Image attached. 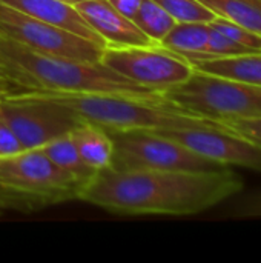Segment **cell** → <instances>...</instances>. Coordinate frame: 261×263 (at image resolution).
Returning <instances> with one entry per match:
<instances>
[{"mask_svg": "<svg viewBox=\"0 0 261 263\" xmlns=\"http://www.w3.org/2000/svg\"><path fill=\"white\" fill-rule=\"evenodd\" d=\"M243 180L228 166L214 171H95L78 200L129 216H191L234 199Z\"/></svg>", "mask_w": 261, "mask_h": 263, "instance_id": "1", "label": "cell"}, {"mask_svg": "<svg viewBox=\"0 0 261 263\" xmlns=\"http://www.w3.org/2000/svg\"><path fill=\"white\" fill-rule=\"evenodd\" d=\"M0 66L20 91L102 92L157 99L158 91L134 83L100 62L32 51L0 34Z\"/></svg>", "mask_w": 261, "mask_h": 263, "instance_id": "2", "label": "cell"}, {"mask_svg": "<svg viewBox=\"0 0 261 263\" xmlns=\"http://www.w3.org/2000/svg\"><path fill=\"white\" fill-rule=\"evenodd\" d=\"M31 92L69 108L80 120L97 125L108 133L223 125L220 122L186 112L166 102L162 94L157 99H145L102 92Z\"/></svg>", "mask_w": 261, "mask_h": 263, "instance_id": "3", "label": "cell"}, {"mask_svg": "<svg viewBox=\"0 0 261 263\" xmlns=\"http://www.w3.org/2000/svg\"><path fill=\"white\" fill-rule=\"evenodd\" d=\"M85 183L57 166L40 148L0 159V203L6 213H31L78 199Z\"/></svg>", "mask_w": 261, "mask_h": 263, "instance_id": "4", "label": "cell"}, {"mask_svg": "<svg viewBox=\"0 0 261 263\" xmlns=\"http://www.w3.org/2000/svg\"><path fill=\"white\" fill-rule=\"evenodd\" d=\"M171 105L215 122L261 117V86L195 71L160 92Z\"/></svg>", "mask_w": 261, "mask_h": 263, "instance_id": "5", "label": "cell"}, {"mask_svg": "<svg viewBox=\"0 0 261 263\" xmlns=\"http://www.w3.org/2000/svg\"><path fill=\"white\" fill-rule=\"evenodd\" d=\"M117 171H214L220 166L183 145L149 129L109 133Z\"/></svg>", "mask_w": 261, "mask_h": 263, "instance_id": "6", "label": "cell"}, {"mask_svg": "<svg viewBox=\"0 0 261 263\" xmlns=\"http://www.w3.org/2000/svg\"><path fill=\"white\" fill-rule=\"evenodd\" d=\"M0 119L14 131L23 149L42 148L80 122L69 108L31 91L0 97Z\"/></svg>", "mask_w": 261, "mask_h": 263, "instance_id": "7", "label": "cell"}, {"mask_svg": "<svg viewBox=\"0 0 261 263\" xmlns=\"http://www.w3.org/2000/svg\"><path fill=\"white\" fill-rule=\"evenodd\" d=\"M100 63L118 76L158 92L185 82L194 72L188 59L165 49L158 43L123 48L105 46Z\"/></svg>", "mask_w": 261, "mask_h": 263, "instance_id": "8", "label": "cell"}, {"mask_svg": "<svg viewBox=\"0 0 261 263\" xmlns=\"http://www.w3.org/2000/svg\"><path fill=\"white\" fill-rule=\"evenodd\" d=\"M0 34L32 51L83 62H100L105 48L75 32L20 12L2 2Z\"/></svg>", "mask_w": 261, "mask_h": 263, "instance_id": "9", "label": "cell"}, {"mask_svg": "<svg viewBox=\"0 0 261 263\" xmlns=\"http://www.w3.org/2000/svg\"><path fill=\"white\" fill-rule=\"evenodd\" d=\"M175 140L192 153L220 165L242 166L261 173V148L225 125H202L169 129H149Z\"/></svg>", "mask_w": 261, "mask_h": 263, "instance_id": "10", "label": "cell"}, {"mask_svg": "<svg viewBox=\"0 0 261 263\" xmlns=\"http://www.w3.org/2000/svg\"><path fill=\"white\" fill-rule=\"evenodd\" d=\"M75 9L103 40L105 46H143L154 42L143 34L134 20L122 15L108 0H78Z\"/></svg>", "mask_w": 261, "mask_h": 263, "instance_id": "11", "label": "cell"}, {"mask_svg": "<svg viewBox=\"0 0 261 263\" xmlns=\"http://www.w3.org/2000/svg\"><path fill=\"white\" fill-rule=\"evenodd\" d=\"M0 2L31 17L52 23L55 26L75 32L94 43L105 46L103 40L83 20L80 12L75 9L74 3L68 0H0Z\"/></svg>", "mask_w": 261, "mask_h": 263, "instance_id": "12", "label": "cell"}, {"mask_svg": "<svg viewBox=\"0 0 261 263\" xmlns=\"http://www.w3.org/2000/svg\"><path fill=\"white\" fill-rule=\"evenodd\" d=\"M195 71L235 79L249 85L261 86V51H252L231 57L188 59Z\"/></svg>", "mask_w": 261, "mask_h": 263, "instance_id": "13", "label": "cell"}, {"mask_svg": "<svg viewBox=\"0 0 261 263\" xmlns=\"http://www.w3.org/2000/svg\"><path fill=\"white\" fill-rule=\"evenodd\" d=\"M69 136L83 159V162L94 171L105 170L111 165L112 139L108 131L80 120L78 125L69 131Z\"/></svg>", "mask_w": 261, "mask_h": 263, "instance_id": "14", "label": "cell"}, {"mask_svg": "<svg viewBox=\"0 0 261 263\" xmlns=\"http://www.w3.org/2000/svg\"><path fill=\"white\" fill-rule=\"evenodd\" d=\"M208 39L209 23L177 22L158 45L185 59H198L208 54Z\"/></svg>", "mask_w": 261, "mask_h": 263, "instance_id": "15", "label": "cell"}, {"mask_svg": "<svg viewBox=\"0 0 261 263\" xmlns=\"http://www.w3.org/2000/svg\"><path fill=\"white\" fill-rule=\"evenodd\" d=\"M215 17L261 34V0H198Z\"/></svg>", "mask_w": 261, "mask_h": 263, "instance_id": "16", "label": "cell"}, {"mask_svg": "<svg viewBox=\"0 0 261 263\" xmlns=\"http://www.w3.org/2000/svg\"><path fill=\"white\" fill-rule=\"evenodd\" d=\"M57 166H60L62 170H65L66 173L75 176L77 179L86 182L95 171L91 170L83 159L80 157L69 133L63 134L51 142H48L46 145H43L40 148Z\"/></svg>", "mask_w": 261, "mask_h": 263, "instance_id": "17", "label": "cell"}, {"mask_svg": "<svg viewBox=\"0 0 261 263\" xmlns=\"http://www.w3.org/2000/svg\"><path fill=\"white\" fill-rule=\"evenodd\" d=\"M132 20L143 31V34L148 35L154 43H160L177 23L154 0H142V5Z\"/></svg>", "mask_w": 261, "mask_h": 263, "instance_id": "18", "label": "cell"}, {"mask_svg": "<svg viewBox=\"0 0 261 263\" xmlns=\"http://www.w3.org/2000/svg\"><path fill=\"white\" fill-rule=\"evenodd\" d=\"M175 22H205L209 23L215 14L198 0H154Z\"/></svg>", "mask_w": 261, "mask_h": 263, "instance_id": "19", "label": "cell"}, {"mask_svg": "<svg viewBox=\"0 0 261 263\" xmlns=\"http://www.w3.org/2000/svg\"><path fill=\"white\" fill-rule=\"evenodd\" d=\"M209 25H212L214 28L222 31L225 35H228L231 40L242 45L243 48H246L249 51H261V34L258 32L243 28L240 25H235L222 17H215L212 22H209Z\"/></svg>", "mask_w": 261, "mask_h": 263, "instance_id": "20", "label": "cell"}, {"mask_svg": "<svg viewBox=\"0 0 261 263\" xmlns=\"http://www.w3.org/2000/svg\"><path fill=\"white\" fill-rule=\"evenodd\" d=\"M252 52L242 45L231 40L228 35H225L222 31L209 25V39H208V54L206 57H231V55H240Z\"/></svg>", "mask_w": 261, "mask_h": 263, "instance_id": "21", "label": "cell"}, {"mask_svg": "<svg viewBox=\"0 0 261 263\" xmlns=\"http://www.w3.org/2000/svg\"><path fill=\"white\" fill-rule=\"evenodd\" d=\"M231 210L234 219H261V190L242 194L238 193Z\"/></svg>", "mask_w": 261, "mask_h": 263, "instance_id": "22", "label": "cell"}, {"mask_svg": "<svg viewBox=\"0 0 261 263\" xmlns=\"http://www.w3.org/2000/svg\"><path fill=\"white\" fill-rule=\"evenodd\" d=\"M228 129L234 131L235 134L245 137L246 140L258 145L261 148V117L251 119H232L222 122Z\"/></svg>", "mask_w": 261, "mask_h": 263, "instance_id": "23", "label": "cell"}, {"mask_svg": "<svg viewBox=\"0 0 261 263\" xmlns=\"http://www.w3.org/2000/svg\"><path fill=\"white\" fill-rule=\"evenodd\" d=\"M20 151H23V146L20 145L17 136L6 125V122L0 119V159L14 156Z\"/></svg>", "mask_w": 261, "mask_h": 263, "instance_id": "24", "label": "cell"}, {"mask_svg": "<svg viewBox=\"0 0 261 263\" xmlns=\"http://www.w3.org/2000/svg\"><path fill=\"white\" fill-rule=\"evenodd\" d=\"M122 15L128 17V18H134V15L137 14L142 0H108Z\"/></svg>", "mask_w": 261, "mask_h": 263, "instance_id": "25", "label": "cell"}, {"mask_svg": "<svg viewBox=\"0 0 261 263\" xmlns=\"http://www.w3.org/2000/svg\"><path fill=\"white\" fill-rule=\"evenodd\" d=\"M18 91H20V88L8 77V74L0 66V97L8 96V94H14V92H18Z\"/></svg>", "mask_w": 261, "mask_h": 263, "instance_id": "26", "label": "cell"}, {"mask_svg": "<svg viewBox=\"0 0 261 263\" xmlns=\"http://www.w3.org/2000/svg\"><path fill=\"white\" fill-rule=\"evenodd\" d=\"M5 213H6V211H5V208L2 206V203H0V216H3Z\"/></svg>", "mask_w": 261, "mask_h": 263, "instance_id": "27", "label": "cell"}, {"mask_svg": "<svg viewBox=\"0 0 261 263\" xmlns=\"http://www.w3.org/2000/svg\"><path fill=\"white\" fill-rule=\"evenodd\" d=\"M69 2H71V3H74V2H78V0H69Z\"/></svg>", "mask_w": 261, "mask_h": 263, "instance_id": "28", "label": "cell"}, {"mask_svg": "<svg viewBox=\"0 0 261 263\" xmlns=\"http://www.w3.org/2000/svg\"><path fill=\"white\" fill-rule=\"evenodd\" d=\"M68 2H69V0H68Z\"/></svg>", "mask_w": 261, "mask_h": 263, "instance_id": "29", "label": "cell"}]
</instances>
